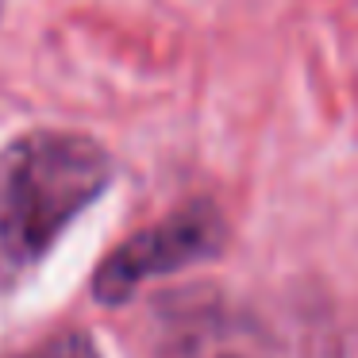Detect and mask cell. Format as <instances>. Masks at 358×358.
I'll use <instances>...</instances> for the list:
<instances>
[{"instance_id": "1", "label": "cell", "mask_w": 358, "mask_h": 358, "mask_svg": "<svg viewBox=\"0 0 358 358\" xmlns=\"http://www.w3.org/2000/svg\"><path fill=\"white\" fill-rule=\"evenodd\" d=\"M108 181V150L85 135L31 131L0 150V293L55 250Z\"/></svg>"}, {"instance_id": "2", "label": "cell", "mask_w": 358, "mask_h": 358, "mask_svg": "<svg viewBox=\"0 0 358 358\" xmlns=\"http://www.w3.org/2000/svg\"><path fill=\"white\" fill-rule=\"evenodd\" d=\"M224 247V220L208 201H193L185 208L162 216L155 227L120 243L101 262L93 278V296L104 304H120L147 278H162L181 266L212 258Z\"/></svg>"}, {"instance_id": "3", "label": "cell", "mask_w": 358, "mask_h": 358, "mask_svg": "<svg viewBox=\"0 0 358 358\" xmlns=\"http://www.w3.org/2000/svg\"><path fill=\"white\" fill-rule=\"evenodd\" d=\"M158 358H281L273 331L224 296H189L166 308Z\"/></svg>"}, {"instance_id": "4", "label": "cell", "mask_w": 358, "mask_h": 358, "mask_svg": "<svg viewBox=\"0 0 358 358\" xmlns=\"http://www.w3.org/2000/svg\"><path fill=\"white\" fill-rule=\"evenodd\" d=\"M20 358H101V350H96V343L89 339L85 331H66V335H58V339L43 343L39 350L20 355Z\"/></svg>"}]
</instances>
